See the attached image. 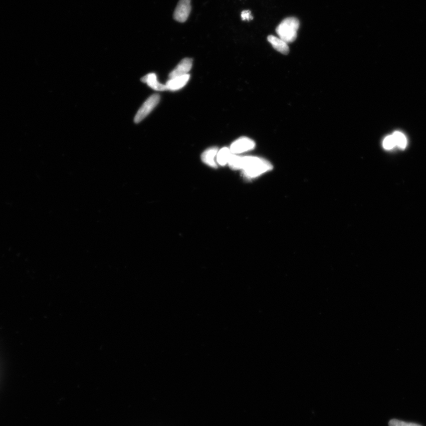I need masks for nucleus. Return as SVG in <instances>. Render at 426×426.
<instances>
[{"label": "nucleus", "instance_id": "1a4fd4ad", "mask_svg": "<svg viewBox=\"0 0 426 426\" xmlns=\"http://www.w3.org/2000/svg\"><path fill=\"white\" fill-rule=\"evenodd\" d=\"M268 41L278 52L284 55L289 53L290 49L287 42L280 38L274 37L273 35L269 36Z\"/></svg>", "mask_w": 426, "mask_h": 426}, {"label": "nucleus", "instance_id": "7ed1b4c3", "mask_svg": "<svg viewBox=\"0 0 426 426\" xmlns=\"http://www.w3.org/2000/svg\"><path fill=\"white\" fill-rule=\"evenodd\" d=\"M160 98V97L159 94H153L147 98L145 102L143 104L138 111H137L135 117H134V122L139 123L141 121L145 119L146 116H148L159 103Z\"/></svg>", "mask_w": 426, "mask_h": 426}, {"label": "nucleus", "instance_id": "423d86ee", "mask_svg": "<svg viewBox=\"0 0 426 426\" xmlns=\"http://www.w3.org/2000/svg\"><path fill=\"white\" fill-rule=\"evenodd\" d=\"M192 62L193 61L191 58L183 59L174 70L170 73L169 78H173L188 74L189 71L191 70Z\"/></svg>", "mask_w": 426, "mask_h": 426}, {"label": "nucleus", "instance_id": "4468645a", "mask_svg": "<svg viewBox=\"0 0 426 426\" xmlns=\"http://www.w3.org/2000/svg\"><path fill=\"white\" fill-rule=\"evenodd\" d=\"M395 146H396V144L394 137H393L392 135L388 136L385 137V139L383 140V148L386 150H390L394 148Z\"/></svg>", "mask_w": 426, "mask_h": 426}, {"label": "nucleus", "instance_id": "f8f14e48", "mask_svg": "<svg viewBox=\"0 0 426 426\" xmlns=\"http://www.w3.org/2000/svg\"><path fill=\"white\" fill-rule=\"evenodd\" d=\"M228 165L232 169H242V157L232 153L229 160Z\"/></svg>", "mask_w": 426, "mask_h": 426}, {"label": "nucleus", "instance_id": "9b49d317", "mask_svg": "<svg viewBox=\"0 0 426 426\" xmlns=\"http://www.w3.org/2000/svg\"><path fill=\"white\" fill-rule=\"evenodd\" d=\"M232 153L231 151L230 148L228 147H224L219 150L217 154V162L220 165L225 166L228 164L229 160L230 159Z\"/></svg>", "mask_w": 426, "mask_h": 426}, {"label": "nucleus", "instance_id": "2eb2a0df", "mask_svg": "<svg viewBox=\"0 0 426 426\" xmlns=\"http://www.w3.org/2000/svg\"><path fill=\"white\" fill-rule=\"evenodd\" d=\"M389 426H421L420 425L411 423V422H406L404 421L396 420V419H393V420H390L389 422Z\"/></svg>", "mask_w": 426, "mask_h": 426}, {"label": "nucleus", "instance_id": "dca6fc26", "mask_svg": "<svg viewBox=\"0 0 426 426\" xmlns=\"http://www.w3.org/2000/svg\"><path fill=\"white\" fill-rule=\"evenodd\" d=\"M241 18L242 21H250L251 20L253 19V17H252L251 15V12L250 11H244L241 13Z\"/></svg>", "mask_w": 426, "mask_h": 426}, {"label": "nucleus", "instance_id": "6e6552de", "mask_svg": "<svg viewBox=\"0 0 426 426\" xmlns=\"http://www.w3.org/2000/svg\"><path fill=\"white\" fill-rule=\"evenodd\" d=\"M219 150L218 147H212L209 148L201 155V160L206 165L212 167L213 168H217V163L216 162V156H217V154Z\"/></svg>", "mask_w": 426, "mask_h": 426}, {"label": "nucleus", "instance_id": "f03ea898", "mask_svg": "<svg viewBox=\"0 0 426 426\" xmlns=\"http://www.w3.org/2000/svg\"><path fill=\"white\" fill-rule=\"evenodd\" d=\"M299 28L300 22L297 18H288L283 20L277 26L276 32L280 38L288 44L296 41Z\"/></svg>", "mask_w": 426, "mask_h": 426}, {"label": "nucleus", "instance_id": "20e7f679", "mask_svg": "<svg viewBox=\"0 0 426 426\" xmlns=\"http://www.w3.org/2000/svg\"><path fill=\"white\" fill-rule=\"evenodd\" d=\"M255 147V143L253 140L248 137H240L235 140L231 146L230 150L233 154H240L253 150Z\"/></svg>", "mask_w": 426, "mask_h": 426}, {"label": "nucleus", "instance_id": "9d476101", "mask_svg": "<svg viewBox=\"0 0 426 426\" xmlns=\"http://www.w3.org/2000/svg\"><path fill=\"white\" fill-rule=\"evenodd\" d=\"M141 81L143 83L147 84L149 87L153 90L162 91L166 90L165 85L159 83L155 74L150 73L147 74L142 78Z\"/></svg>", "mask_w": 426, "mask_h": 426}, {"label": "nucleus", "instance_id": "ddd939ff", "mask_svg": "<svg viewBox=\"0 0 426 426\" xmlns=\"http://www.w3.org/2000/svg\"><path fill=\"white\" fill-rule=\"evenodd\" d=\"M392 136L395 140L396 145L402 149L405 148L407 146V139L404 134L401 132H395L392 134Z\"/></svg>", "mask_w": 426, "mask_h": 426}, {"label": "nucleus", "instance_id": "39448f33", "mask_svg": "<svg viewBox=\"0 0 426 426\" xmlns=\"http://www.w3.org/2000/svg\"><path fill=\"white\" fill-rule=\"evenodd\" d=\"M191 11V0H179L173 13V18L177 22L184 23L188 19Z\"/></svg>", "mask_w": 426, "mask_h": 426}, {"label": "nucleus", "instance_id": "0eeeda50", "mask_svg": "<svg viewBox=\"0 0 426 426\" xmlns=\"http://www.w3.org/2000/svg\"><path fill=\"white\" fill-rule=\"evenodd\" d=\"M190 78V75L186 74L183 76L170 78L165 84L166 90L177 91L181 89L187 84Z\"/></svg>", "mask_w": 426, "mask_h": 426}, {"label": "nucleus", "instance_id": "f257e3e1", "mask_svg": "<svg viewBox=\"0 0 426 426\" xmlns=\"http://www.w3.org/2000/svg\"><path fill=\"white\" fill-rule=\"evenodd\" d=\"M273 169V165L268 160L258 157H242V174L245 178H257Z\"/></svg>", "mask_w": 426, "mask_h": 426}]
</instances>
